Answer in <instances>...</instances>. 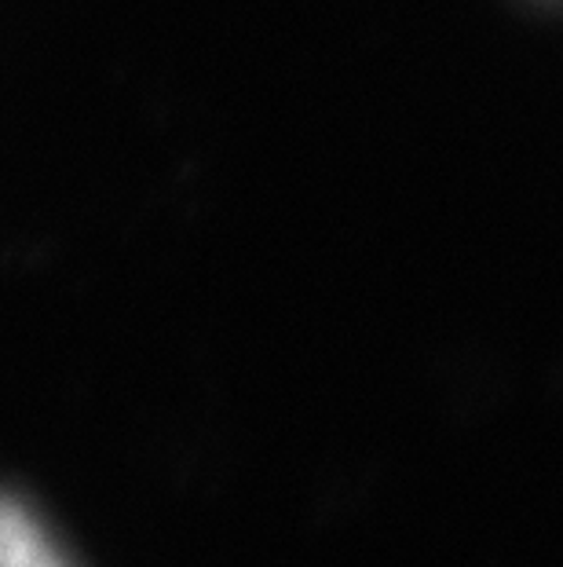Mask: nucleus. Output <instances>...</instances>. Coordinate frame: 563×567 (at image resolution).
Listing matches in <instances>:
<instances>
[{"label": "nucleus", "mask_w": 563, "mask_h": 567, "mask_svg": "<svg viewBox=\"0 0 563 567\" xmlns=\"http://www.w3.org/2000/svg\"><path fill=\"white\" fill-rule=\"evenodd\" d=\"M0 567H66L41 524L11 498H0Z\"/></svg>", "instance_id": "obj_1"}]
</instances>
